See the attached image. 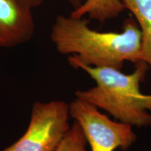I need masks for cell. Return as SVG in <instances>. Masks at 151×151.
<instances>
[{"mask_svg":"<svg viewBox=\"0 0 151 151\" xmlns=\"http://www.w3.org/2000/svg\"><path fill=\"white\" fill-rule=\"evenodd\" d=\"M35 32L32 9L20 0H0V48L27 43Z\"/></svg>","mask_w":151,"mask_h":151,"instance_id":"obj_5","label":"cell"},{"mask_svg":"<svg viewBox=\"0 0 151 151\" xmlns=\"http://www.w3.org/2000/svg\"><path fill=\"white\" fill-rule=\"evenodd\" d=\"M88 24L83 17L60 15L55 20L50 39L60 53L71 55L69 64L121 70L125 61H141V32L134 18L124 20L121 32H100Z\"/></svg>","mask_w":151,"mask_h":151,"instance_id":"obj_1","label":"cell"},{"mask_svg":"<svg viewBox=\"0 0 151 151\" xmlns=\"http://www.w3.org/2000/svg\"><path fill=\"white\" fill-rule=\"evenodd\" d=\"M69 117V104L65 101H35L24 134L0 151H55L70 129Z\"/></svg>","mask_w":151,"mask_h":151,"instance_id":"obj_3","label":"cell"},{"mask_svg":"<svg viewBox=\"0 0 151 151\" xmlns=\"http://www.w3.org/2000/svg\"><path fill=\"white\" fill-rule=\"evenodd\" d=\"M69 3L72 5L73 7V10H76L80 7L81 4H82V0H67Z\"/></svg>","mask_w":151,"mask_h":151,"instance_id":"obj_10","label":"cell"},{"mask_svg":"<svg viewBox=\"0 0 151 151\" xmlns=\"http://www.w3.org/2000/svg\"><path fill=\"white\" fill-rule=\"evenodd\" d=\"M134 16L141 32L140 59L151 67V0H121Z\"/></svg>","mask_w":151,"mask_h":151,"instance_id":"obj_6","label":"cell"},{"mask_svg":"<svg viewBox=\"0 0 151 151\" xmlns=\"http://www.w3.org/2000/svg\"><path fill=\"white\" fill-rule=\"evenodd\" d=\"M125 9L121 0H86L70 16L83 18L88 16L90 19L104 23L106 20L118 17Z\"/></svg>","mask_w":151,"mask_h":151,"instance_id":"obj_7","label":"cell"},{"mask_svg":"<svg viewBox=\"0 0 151 151\" xmlns=\"http://www.w3.org/2000/svg\"><path fill=\"white\" fill-rule=\"evenodd\" d=\"M69 114L80 124L91 151L125 150L137 140L132 126L113 121L90 103L76 98L69 104Z\"/></svg>","mask_w":151,"mask_h":151,"instance_id":"obj_4","label":"cell"},{"mask_svg":"<svg viewBox=\"0 0 151 151\" xmlns=\"http://www.w3.org/2000/svg\"><path fill=\"white\" fill-rule=\"evenodd\" d=\"M20 1L32 9L40 6L43 2V0H20Z\"/></svg>","mask_w":151,"mask_h":151,"instance_id":"obj_9","label":"cell"},{"mask_svg":"<svg viewBox=\"0 0 151 151\" xmlns=\"http://www.w3.org/2000/svg\"><path fill=\"white\" fill-rule=\"evenodd\" d=\"M87 143L82 128L74 121L55 151H88Z\"/></svg>","mask_w":151,"mask_h":151,"instance_id":"obj_8","label":"cell"},{"mask_svg":"<svg viewBox=\"0 0 151 151\" xmlns=\"http://www.w3.org/2000/svg\"><path fill=\"white\" fill-rule=\"evenodd\" d=\"M76 69L86 71L96 82L87 90H77L76 97L110 113L120 122L137 127L151 125V94H144L140 84L144 81L149 65L139 61L130 74L109 67H94L73 62Z\"/></svg>","mask_w":151,"mask_h":151,"instance_id":"obj_2","label":"cell"}]
</instances>
